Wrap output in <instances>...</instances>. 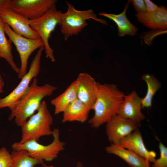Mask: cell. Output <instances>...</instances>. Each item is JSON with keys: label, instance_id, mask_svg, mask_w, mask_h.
<instances>
[{"label": "cell", "instance_id": "obj_1", "mask_svg": "<svg viewBox=\"0 0 167 167\" xmlns=\"http://www.w3.org/2000/svg\"><path fill=\"white\" fill-rule=\"evenodd\" d=\"M125 96L114 84L99 83L97 96L92 109L94 114L88 121L91 126L98 128L117 114Z\"/></svg>", "mask_w": 167, "mask_h": 167}, {"label": "cell", "instance_id": "obj_2", "mask_svg": "<svg viewBox=\"0 0 167 167\" xmlns=\"http://www.w3.org/2000/svg\"><path fill=\"white\" fill-rule=\"evenodd\" d=\"M36 77L11 110L8 117L11 121L14 119L15 124L21 127L39 109L42 99L51 95L57 88L49 84L39 86Z\"/></svg>", "mask_w": 167, "mask_h": 167}, {"label": "cell", "instance_id": "obj_3", "mask_svg": "<svg viewBox=\"0 0 167 167\" xmlns=\"http://www.w3.org/2000/svg\"><path fill=\"white\" fill-rule=\"evenodd\" d=\"M53 122V117L47 103L43 101L37 112L21 126V139L19 142L23 143L32 140L38 142L41 137L52 135L51 126Z\"/></svg>", "mask_w": 167, "mask_h": 167}, {"label": "cell", "instance_id": "obj_4", "mask_svg": "<svg viewBox=\"0 0 167 167\" xmlns=\"http://www.w3.org/2000/svg\"><path fill=\"white\" fill-rule=\"evenodd\" d=\"M53 140L50 144L46 145L38 143L34 140L23 143H13L11 146L13 150H25L31 157L44 161H51L56 158L58 154L64 150L66 144L60 139V131L58 128L52 131Z\"/></svg>", "mask_w": 167, "mask_h": 167}, {"label": "cell", "instance_id": "obj_5", "mask_svg": "<svg viewBox=\"0 0 167 167\" xmlns=\"http://www.w3.org/2000/svg\"><path fill=\"white\" fill-rule=\"evenodd\" d=\"M67 11L62 13L60 22L61 32L64 35V39L66 40L69 37L78 34L86 26L87 20L92 19L102 24H106V21L98 18L91 9L83 11L76 10L74 7L66 1Z\"/></svg>", "mask_w": 167, "mask_h": 167}, {"label": "cell", "instance_id": "obj_6", "mask_svg": "<svg viewBox=\"0 0 167 167\" xmlns=\"http://www.w3.org/2000/svg\"><path fill=\"white\" fill-rule=\"evenodd\" d=\"M62 14L61 11L57 10L55 5L41 16L29 22L31 28L38 34L43 42L46 57L53 62L55 61V58L49 40L57 24H59Z\"/></svg>", "mask_w": 167, "mask_h": 167}, {"label": "cell", "instance_id": "obj_7", "mask_svg": "<svg viewBox=\"0 0 167 167\" xmlns=\"http://www.w3.org/2000/svg\"><path fill=\"white\" fill-rule=\"evenodd\" d=\"M44 50V46L39 49L32 62L28 71L22 78L18 85L8 95L0 98V109L7 107L11 110L20 100L31 80L36 77L39 73L41 58Z\"/></svg>", "mask_w": 167, "mask_h": 167}, {"label": "cell", "instance_id": "obj_8", "mask_svg": "<svg viewBox=\"0 0 167 167\" xmlns=\"http://www.w3.org/2000/svg\"><path fill=\"white\" fill-rule=\"evenodd\" d=\"M5 33L9 39L13 43L20 58L21 66L18 77L21 79L27 73L28 60L32 53L35 50L44 46L41 39L28 38L15 33L7 24L4 23Z\"/></svg>", "mask_w": 167, "mask_h": 167}, {"label": "cell", "instance_id": "obj_9", "mask_svg": "<svg viewBox=\"0 0 167 167\" xmlns=\"http://www.w3.org/2000/svg\"><path fill=\"white\" fill-rule=\"evenodd\" d=\"M57 2L56 0H10L9 8L31 20L43 15Z\"/></svg>", "mask_w": 167, "mask_h": 167}, {"label": "cell", "instance_id": "obj_10", "mask_svg": "<svg viewBox=\"0 0 167 167\" xmlns=\"http://www.w3.org/2000/svg\"><path fill=\"white\" fill-rule=\"evenodd\" d=\"M0 17L16 34L31 39H41L38 34L30 27L29 20L10 8L0 10Z\"/></svg>", "mask_w": 167, "mask_h": 167}, {"label": "cell", "instance_id": "obj_11", "mask_svg": "<svg viewBox=\"0 0 167 167\" xmlns=\"http://www.w3.org/2000/svg\"><path fill=\"white\" fill-rule=\"evenodd\" d=\"M139 123L117 114L106 123V133L109 142L118 145L120 140L138 129Z\"/></svg>", "mask_w": 167, "mask_h": 167}, {"label": "cell", "instance_id": "obj_12", "mask_svg": "<svg viewBox=\"0 0 167 167\" xmlns=\"http://www.w3.org/2000/svg\"><path fill=\"white\" fill-rule=\"evenodd\" d=\"M76 80L78 83L77 98L92 109L97 96L99 83L86 73L79 74Z\"/></svg>", "mask_w": 167, "mask_h": 167}, {"label": "cell", "instance_id": "obj_13", "mask_svg": "<svg viewBox=\"0 0 167 167\" xmlns=\"http://www.w3.org/2000/svg\"><path fill=\"white\" fill-rule=\"evenodd\" d=\"M142 98L133 91L125 95L118 109L117 114L121 117L139 123L145 118L141 112Z\"/></svg>", "mask_w": 167, "mask_h": 167}, {"label": "cell", "instance_id": "obj_14", "mask_svg": "<svg viewBox=\"0 0 167 167\" xmlns=\"http://www.w3.org/2000/svg\"><path fill=\"white\" fill-rule=\"evenodd\" d=\"M118 145L124 148L132 151L150 162L153 163L156 159V152L147 149L141 133L138 129L122 139Z\"/></svg>", "mask_w": 167, "mask_h": 167}, {"label": "cell", "instance_id": "obj_15", "mask_svg": "<svg viewBox=\"0 0 167 167\" xmlns=\"http://www.w3.org/2000/svg\"><path fill=\"white\" fill-rule=\"evenodd\" d=\"M138 21L148 28L165 30L167 27V9L163 6L151 12H137Z\"/></svg>", "mask_w": 167, "mask_h": 167}, {"label": "cell", "instance_id": "obj_16", "mask_svg": "<svg viewBox=\"0 0 167 167\" xmlns=\"http://www.w3.org/2000/svg\"><path fill=\"white\" fill-rule=\"evenodd\" d=\"M91 109L77 98L70 104L63 112L62 122H85Z\"/></svg>", "mask_w": 167, "mask_h": 167}, {"label": "cell", "instance_id": "obj_17", "mask_svg": "<svg viewBox=\"0 0 167 167\" xmlns=\"http://www.w3.org/2000/svg\"><path fill=\"white\" fill-rule=\"evenodd\" d=\"M106 152L117 156L124 160L130 167H150V162L132 151L119 145H111L105 148Z\"/></svg>", "mask_w": 167, "mask_h": 167}, {"label": "cell", "instance_id": "obj_18", "mask_svg": "<svg viewBox=\"0 0 167 167\" xmlns=\"http://www.w3.org/2000/svg\"><path fill=\"white\" fill-rule=\"evenodd\" d=\"M131 2L129 0L126 5L123 12L120 14L115 15L101 12L99 15L105 17L113 20L117 25L118 30V34L119 36H123L126 35L134 36L136 33L138 29L131 24L128 19L126 15L129 4Z\"/></svg>", "mask_w": 167, "mask_h": 167}, {"label": "cell", "instance_id": "obj_19", "mask_svg": "<svg viewBox=\"0 0 167 167\" xmlns=\"http://www.w3.org/2000/svg\"><path fill=\"white\" fill-rule=\"evenodd\" d=\"M78 85L76 80L63 93L51 101V104L54 107L55 114L63 113L70 104L77 99Z\"/></svg>", "mask_w": 167, "mask_h": 167}, {"label": "cell", "instance_id": "obj_20", "mask_svg": "<svg viewBox=\"0 0 167 167\" xmlns=\"http://www.w3.org/2000/svg\"><path fill=\"white\" fill-rule=\"evenodd\" d=\"M4 23L0 17V58L5 59L15 72L19 74L20 68L15 64L12 54V42L5 36Z\"/></svg>", "mask_w": 167, "mask_h": 167}, {"label": "cell", "instance_id": "obj_21", "mask_svg": "<svg viewBox=\"0 0 167 167\" xmlns=\"http://www.w3.org/2000/svg\"><path fill=\"white\" fill-rule=\"evenodd\" d=\"M141 79L146 82L147 86L146 94L142 98V108H149L152 106L153 96L160 88L161 84L154 76L148 74H144Z\"/></svg>", "mask_w": 167, "mask_h": 167}, {"label": "cell", "instance_id": "obj_22", "mask_svg": "<svg viewBox=\"0 0 167 167\" xmlns=\"http://www.w3.org/2000/svg\"><path fill=\"white\" fill-rule=\"evenodd\" d=\"M11 154L12 160L11 167H34L44 162L31 157L25 150H13Z\"/></svg>", "mask_w": 167, "mask_h": 167}, {"label": "cell", "instance_id": "obj_23", "mask_svg": "<svg viewBox=\"0 0 167 167\" xmlns=\"http://www.w3.org/2000/svg\"><path fill=\"white\" fill-rule=\"evenodd\" d=\"M159 147L160 156L156 159L152 167H167V148L160 141Z\"/></svg>", "mask_w": 167, "mask_h": 167}, {"label": "cell", "instance_id": "obj_24", "mask_svg": "<svg viewBox=\"0 0 167 167\" xmlns=\"http://www.w3.org/2000/svg\"><path fill=\"white\" fill-rule=\"evenodd\" d=\"M12 162L11 154L5 147L0 149V167H11Z\"/></svg>", "mask_w": 167, "mask_h": 167}, {"label": "cell", "instance_id": "obj_25", "mask_svg": "<svg viewBox=\"0 0 167 167\" xmlns=\"http://www.w3.org/2000/svg\"><path fill=\"white\" fill-rule=\"evenodd\" d=\"M135 9L137 12H147L144 0H131Z\"/></svg>", "mask_w": 167, "mask_h": 167}, {"label": "cell", "instance_id": "obj_26", "mask_svg": "<svg viewBox=\"0 0 167 167\" xmlns=\"http://www.w3.org/2000/svg\"><path fill=\"white\" fill-rule=\"evenodd\" d=\"M147 12H151L157 10L159 7L149 0H144Z\"/></svg>", "mask_w": 167, "mask_h": 167}, {"label": "cell", "instance_id": "obj_27", "mask_svg": "<svg viewBox=\"0 0 167 167\" xmlns=\"http://www.w3.org/2000/svg\"><path fill=\"white\" fill-rule=\"evenodd\" d=\"M10 0H0V10L9 8Z\"/></svg>", "mask_w": 167, "mask_h": 167}, {"label": "cell", "instance_id": "obj_28", "mask_svg": "<svg viewBox=\"0 0 167 167\" xmlns=\"http://www.w3.org/2000/svg\"><path fill=\"white\" fill-rule=\"evenodd\" d=\"M4 86L5 83L4 81L3 77L0 74V94L3 92Z\"/></svg>", "mask_w": 167, "mask_h": 167}, {"label": "cell", "instance_id": "obj_29", "mask_svg": "<svg viewBox=\"0 0 167 167\" xmlns=\"http://www.w3.org/2000/svg\"><path fill=\"white\" fill-rule=\"evenodd\" d=\"M75 167H85L83 164L80 161H78L76 163Z\"/></svg>", "mask_w": 167, "mask_h": 167}, {"label": "cell", "instance_id": "obj_30", "mask_svg": "<svg viewBox=\"0 0 167 167\" xmlns=\"http://www.w3.org/2000/svg\"><path fill=\"white\" fill-rule=\"evenodd\" d=\"M41 167H56L52 165H48L44 163H42Z\"/></svg>", "mask_w": 167, "mask_h": 167}]
</instances>
